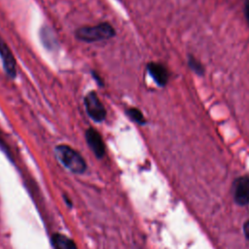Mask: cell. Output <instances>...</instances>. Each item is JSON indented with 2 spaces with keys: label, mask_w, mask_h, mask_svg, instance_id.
Wrapping results in <instances>:
<instances>
[{
  "label": "cell",
  "mask_w": 249,
  "mask_h": 249,
  "mask_svg": "<svg viewBox=\"0 0 249 249\" xmlns=\"http://www.w3.org/2000/svg\"><path fill=\"white\" fill-rule=\"evenodd\" d=\"M55 156L61 164L73 173L81 174L87 168L84 158L73 148L67 145H58L55 147Z\"/></svg>",
  "instance_id": "6da1fadb"
},
{
  "label": "cell",
  "mask_w": 249,
  "mask_h": 249,
  "mask_svg": "<svg viewBox=\"0 0 249 249\" xmlns=\"http://www.w3.org/2000/svg\"><path fill=\"white\" fill-rule=\"evenodd\" d=\"M76 37L84 42L92 43L107 40L115 36L114 27L108 22H101L93 26L80 27L75 32Z\"/></svg>",
  "instance_id": "7a4b0ae2"
},
{
  "label": "cell",
  "mask_w": 249,
  "mask_h": 249,
  "mask_svg": "<svg viewBox=\"0 0 249 249\" xmlns=\"http://www.w3.org/2000/svg\"><path fill=\"white\" fill-rule=\"evenodd\" d=\"M88 115L95 122H102L106 118V110L94 91L89 92L84 99Z\"/></svg>",
  "instance_id": "3957f363"
},
{
  "label": "cell",
  "mask_w": 249,
  "mask_h": 249,
  "mask_svg": "<svg viewBox=\"0 0 249 249\" xmlns=\"http://www.w3.org/2000/svg\"><path fill=\"white\" fill-rule=\"evenodd\" d=\"M233 198L239 205L249 203V177L242 176L233 182Z\"/></svg>",
  "instance_id": "277c9868"
},
{
  "label": "cell",
  "mask_w": 249,
  "mask_h": 249,
  "mask_svg": "<svg viewBox=\"0 0 249 249\" xmlns=\"http://www.w3.org/2000/svg\"><path fill=\"white\" fill-rule=\"evenodd\" d=\"M85 136L89 147L93 152L95 157L99 159L102 158L105 154V145L99 132L94 128L89 127L86 130Z\"/></svg>",
  "instance_id": "5b68a950"
},
{
  "label": "cell",
  "mask_w": 249,
  "mask_h": 249,
  "mask_svg": "<svg viewBox=\"0 0 249 249\" xmlns=\"http://www.w3.org/2000/svg\"><path fill=\"white\" fill-rule=\"evenodd\" d=\"M0 57L2 59L6 73L10 77L15 78L16 74H17L16 59H15L10 48L8 47V45L5 43V41L1 37H0Z\"/></svg>",
  "instance_id": "8992f818"
},
{
  "label": "cell",
  "mask_w": 249,
  "mask_h": 249,
  "mask_svg": "<svg viewBox=\"0 0 249 249\" xmlns=\"http://www.w3.org/2000/svg\"><path fill=\"white\" fill-rule=\"evenodd\" d=\"M147 69L152 78L159 86H164L167 83L168 72L163 65L156 62H151L148 64Z\"/></svg>",
  "instance_id": "52a82bcc"
},
{
  "label": "cell",
  "mask_w": 249,
  "mask_h": 249,
  "mask_svg": "<svg viewBox=\"0 0 249 249\" xmlns=\"http://www.w3.org/2000/svg\"><path fill=\"white\" fill-rule=\"evenodd\" d=\"M52 242L54 249H78L71 238L61 233H54L52 236Z\"/></svg>",
  "instance_id": "ba28073f"
},
{
  "label": "cell",
  "mask_w": 249,
  "mask_h": 249,
  "mask_svg": "<svg viewBox=\"0 0 249 249\" xmlns=\"http://www.w3.org/2000/svg\"><path fill=\"white\" fill-rule=\"evenodd\" d=\"M126 114L133 122L139 124H144L146 123L143 114L137 108H129L128 110H126Z\"/></svg>",
  "instance_id": "9c48e42d"
},
{
  "label": "cell",
  "mask_w": 249,
  "mask_h": 249,
  "mask_svg": "<svg viewBox=\"0 0 249 249\" xmlns=\"http://www.w3.org/2000/svg\"><path fill=\"white\" fill-rule=\"evenodd\" d=\"M189 63H190V66L192 67V69L195 70V72H196V73H198V74H201V73L203 72L202 66H201L195 58H190Z\"/></svg>",
  "instance_id": "30bf717a"
},
{
  "label": "cell",
  "mask_w": 249,
  "mask_h": 249,
  "mask_svg": "<svg viewBox=\"0 0 249 249\" xmlns=\"http://www.w3.org/2000/svg\"><path fill=\"white\" fill-rule=\"evenodd\" d=\"M243 231H244V234H245L246 238L249 240V221H247V222L244 224Z\"/></svg>",
  "instance_id": "8fae6325"
},
{
  "label": "cell",
  "mask_w": 249,
  "mask_h": 249,
  "mask_svg": "<svg viewBox=\"0 0 249 249\" xmlns=\"http://www.w3.org/2000/svg\"><path fill=\"white\" fill-rule=\"evenodd\" d=\"M245 16H246L247 21L249 23V1H247L245 4Z\"/></svg>",
  "instance_id": "7c38bea8"
}]
</instances>
